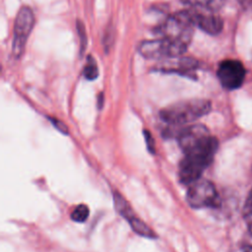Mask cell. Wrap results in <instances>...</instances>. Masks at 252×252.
I'll list each match as a JSON object with an SVG mask.
<instances>
[{
    "label": "cell",
    "mask_w": 252,
    "mask_h": 252,
    "mask_svg": "<svg viewBox=\"0 0 252 252\" xmlns=\"http://www.w3.org/2000/svg\"><path fill=\"white\" fill-rule=\"evenodd\" d=\"M218 150V140L206 135L185 150L184 158L179 164V179L185 185L199 180L204 170L212 162Z\"/></svg>",
    "instance_id": "6da1fadb"
},
{
    "label": "cell",
    "mask_w": 252,
    "mask_h": 252,
    "mask_svg": "<svg viewBox=\"0 0 252 252\" xmlns=\"http://www.w3.org/2000/svg\"><path fill=\"white\" fill-rule=\"evenodd\" d=\"M211 110V102L204 98H192L172 103L159 112L161 120L171 125L196 121Z\"/></svg>",
    "instance_id": "7a4b0ae2"
},
{
    "label": "cell",
    "mask_w": 252,
    "mask_h": 252,
    "mask_svg": "<svg viewBox=\"0 0 252 252\" xmlns=\"http://www.w3.org/2000/svg\"><path fill=\"white\" fill-rule=\"evenodd\" d=\"M188 45L170 38L161 37L154 40L143 41L139 45L140 54L148 59L167 60L183 55Z\"/></svg>",
    "instance_id": "3957f363"
},
{
    "label": "cell",
    "mask_w": 252,
    "mask_h": 252,
    "mask_svg": "<svg viewBox=\"0 0 252 252\" xmlns=\"http://www.w3.org/2000/svg\"><path fill=\"white\" fill-rule=\"evenodd\" d=\"M35 23L34 15L30 7H22L15 19L12 52L16 58H20L25 51L28 38Z\"/></svg>",
    "instance_id": "277c9868"
},
{
    "label": "cell",
    "mask_w": 252,
    "mask_h": 252,
    "mask_svg": "<svg viewBox=\"0 0 252 252\" xmlns=\"http://www.w3.org/2000/svg\"><path fill=\"white\" fill-rule=\"evenodd\" d=\"M193 25L180 12L167 18L157 28V33L161 37L183 42L187 45L193 36Z\"/></svg>",
    "instance_id": "5b68a950"
},
{
    "label": "cell",
    "mask_w": 252,
    "mask_h": 252,
    "mask_svg": "<svg viewBox=\"0 0 252 252\" xmlns=\"http://www.w3.org/2000/svg\"><path fill=\"white\" fill-rule=\"evenodd\" d=\"M186 199L194 209L213 208L220 203L215 185L206 179H199L192 183L187 191Z\"/></svg>",
    "instance_id": "8992f818"
},
{
    "label": "cell",
    "mask_w": 252,
    "mask_h": 252,
    "mask_svg": "<svg viewBox=\"0 0 252 252\" xmlns=\"http://www.w3.org/2000/svg\"><path fill=\"white\" fill-rule=\"evenodd\" d=\"M181 13L193 27H197L209 34H218L223 28V21L216 12L188 7Z\"/></svg>",
    "instance_id": "52a82bcc"
},
{
    "label": "cell",
    "mask_w": 252,
    "mask_h": 252,
    "mask_svg": "<svg viewBox=\"0 0 252 252\" xmlns=\"http://www.w3.org/2000/svg\"><path fill=\"white\" fill-rule=\"evenodd\" d=\"M246 70L243 64L235 59H225L219 64L217 76L221 86L229 91L240 88L244 82Z\"/></svg>",
    "instance_id": "ba28073f"
},
{
    "label": "cell",
    "mask_w": 252,
    "mask_h": 252,
    "mask_svg": "<svg viewBox=\"0 0 252 252\" xmlns=\"http://www.w3.org/2000/svg\"><path fill=\"white\" fill-rule=\"evenodd\" d=\"M113 201H114V206L117 213H119V215H121L129 222L131 228L137 234L147 238L157 237V234L155 233V231L135 215V213L133 212L127 200H125V198L119 192H114Z\"/></svg>",
    "instance_id": "9c48e42d"
},
{
    "label": "cell",
    "mask_w": 252,
    "mask_h": 252,
    "mask_svg": "<svg viewBox=\"0 0 252 252\" xmlns=\"http://www.w3.org/2000/svg\"><path fill=\"white\" fill-rule=\"evenodd\" d=\"M199 66L197 60L188 57H175L171 59L165 60V62L161 65L162 71L169 72H179L181 74L190 75L191 72L196 70Z\"/></svg>",
    "instance_id": "30bf717a"
},
{
    "label": "cell",
    "mask_w": 252,
    "mask_h": 252,
    "mask_svg": "<svg viewBox=\"0 0 252 252\" xmlns=\"http://www.w3.org/2000/svg\"><path fill=\"white\" fill-rule=\"evenodd\" d=\"M183 4L190 8L204 9L218 13L224 5L225 0H180Z\"/></svg>",
    "instance_id": "8fae6325"
},
{
    "label": "cell",
    "mask_w": 252,
    "mask_h": 252,
    "mask_svg": "<svg viewBox=\"0 0 252 252\" xmlns=\"http://www.w3.org/2000/svg\"><path fill=\"white\" fill-rule=\"evenodd\" d=\"M83 74H84V77L90 81L95 80L98 76V68H97L96 62L91 55L88 56L87 63L84 67Z\"/></svg>",
    "instance_id": "7c38bea8"
},
{
    "label": "cell",
    "mask_w": 252,
    "mask_h": 252,
    "mask_svg": "<svg viewBox=\"0 0 252 252\" xmlns=\"http://www.w3.org/2000/svg\"><path fill=\"white\" fill-rule=\"evenodd\" d=\"M90 215V210L87 205H78L71 213V219L76 222H84Z\"/></svg>",
    "instance_id": "4fadbf2b"
},
{
    "label": "cell",
    "mask_w": 252,
    "mask_h": 252,
    "mask_svg": "<svg viewBox=\"0 0 252 252\" xmlns=\"http://www.w3.org/2000/svg\"><path fill=\"white\" fill-rule=\"evenodd\" d=\"M77 31H78V35L80 38V46H81V53H83L85 46L87 45V33H86V29L85 26L81 21H77Z\"/></svg>",
    "instance_id": "5bb4252c"
},
{
    "label": "cell",
    "mask_w": 252,
    "mask_h": 252,
    "mask_svg": "<svg viewBox=\"0 0 252 252\" xmlns=\"http://www.w3.org/2000/svg\"><path fill=\"white\" fill-rule=\"evenodd\" d=\"M144 137H145V141H146L147 148H148L149 152L154 154L155 153V140H154L152 133L149 132L148 130H144Z\"/></svg>",
    "instance_id": "9a60e30c"
},
{
    "label": "cell",
    "mask_w": 252,
    "mask_h": 252,
    "mask_svg": "<svg viewBox=\"0 0 252 252\" xmlns=\"http://www.w3.org/2000/svg\"><path fill=\"white\" fill-rule=\"evenodd\" d=\"M50 119V121H51V123L54 125V127L58 130V131H60V132H62V133H64V134H67V126L62 122V121H60V120H58V119H56V118H49Z\"/></svg>",
    "instance_id": "2e32d148"
},
{
    "label": "cell",
    "mask_w": 252,
    "mask_h": 252,
    "mask_svg": "<svg viewBox=\"0 0 252 252\" xmlns=\"http://www.w3.org/2000/svg\"><path fill=\"white\" fill-rule=\"evenodd\" d=\"M243 213H244V215L252 213V190L249 192V194L247 196V199L245 201Z\"/></svg>",
    "instance_id": "e0dca14e"
},
{
    "label": "cell",
    "mask_w": 252,
    "mask_h": 252,
    "mask_svg": "<svg viewBox=\"0 0 252 252\" xmlns=\"http://www.w3.org/2000/svg\"><path fill=\"white\" fill-rule=\"evenodd\" d=\"M241 251H242V252H252V245H250V244L242 245Z\"/></svg>",
    "instance_id": "ac0fdd59"
},
{
    "label": "cell",
    "mask_w": 252,
    "mask_h": 252,
    "mask_svg": "<svg viewBox=\"0 0 252 252\" xmlns=\"http://www.w3.org/2000/svg\"><path fill=\"white\" fill-rule=\"evenodd\" d=\"M241 5L243 6H247V5H250L252 3V0H237Z\"/></svg>",
    "instance_id": "d6986e66"
},
{
    "label": "cell",
    "mask_w": 252,
    "mask_h": 252,
    "mask_svg": "<svg viewBox=\"0 0 252 252\" xmlns=\"http://www.w3.org/2000/svg\"><path fill=\"white\" fill-rule=\"evenodd\" d=\"M102 105H103V94H100L98 97V107L100 108Z\"/></svg>",
    "instance_id": "ffe728a7"
}]
</instances>
